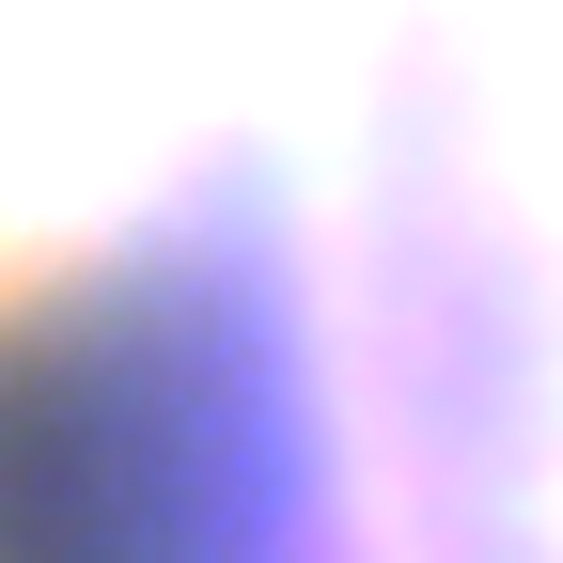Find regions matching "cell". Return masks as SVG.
<instances>
[{
  "mask_svg": "<svg viewBox=\"0 0 563 563\" xmlns=\"http://www.w3.org/2000/svg\"><path fill=\"white\" fill-rule=\"evenodd\" d=\"M47 563H376L344 501L282 141L141 220L47 361Z\"/></svg>",
  "mask_w": 563,
  "mask_h": 563,
  "instance_id": "obj_1",
  "label": "cell"
}]
</instances>
